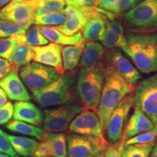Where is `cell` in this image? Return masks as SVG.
<instances>
[{
    "label": "cell",
    "mask_w": 157,
    "mask_h": 157,
    "mask_svg": "<svg viewBox=\"0 0 157 157\" xmlns=\"http://www.w3.org/2000/svg\"><path fill=\"white\" fill-rule=\"evenodd\" d=\"M45 139L52 143L54 148L53 157H67V141L64 134L60 132H47Z\"/></svg>",
    "instance_id": "cell-27"
},
{
    "label": "cell",
    "mask_w": 157,
    "mask_h": 157,
    "mask_svg": "<svg viewBox=\"0 0 157 157\" xmlns=\"http://www.w3.org/2000/svg\"><path fill=\"white\" fill-rule=\"evenodd\" d=\"M45 0H13L0 10V20L15 23L21 29L28 30L34 24L35 12Z\"/></svg>",
    "instance_id": "cell-5"
},
{
    "label": "cell",
    "mask_w": 157,
    "mask_h": 157,
    "mask_svg": "<svg viewBox=\"0 0 157 157\" xmlns=\"http://www.w3.org/2000/svg\"><path fill=\"white\" fill-rule=\"evenodd\" d=\"M69 132L84 135L109 145L104 137V132L99 117L93 110L83 109L71 122Z\"/></svg>",
    "instance_id": "cell-9"
},
{
    "label": "cell",
    "mask_w": 157,
    "mask_h": 157,
    "mask_svg": "<svg viewBox=\"0 0 157 157\" xmlns=\"http://www.w3.org/2000/svg\"><path fill=\"white\" fill-rule=\"evenodd\" d=\"M32 157H33V156H32Z\"/></svg>",
    "instance_id": "cell-50"
},
{
    "label": "cell",
    "mask_w": 157,
    "mask_h": 157,
    "mask_svg": "<svg viewBox=\"0 0 157 157\" xmlns=\"http://www.w3.org/2000/svg\"><path fill=\"white\" fill-rule=\"evenodd\" d=\"M154 144L155 142L124 146L121 150V155L123 157H149Z\"/></svg>",
    "instance_id": "cell-28"
},
{
    "label": "cell",
    "mask_w": 157,
    "mask_h": 157,
    "mask_svg": "<svg viewBox=\"0 0 157 157\" xmlns=\"http://www.w3.org/2000/svg\"><path fill=\"white\" fill-rule=\"evenodd\" d=\"M18 1H22V0H18Z\"/></svg>",
    "instance_id": "cell-48"
},
{
    "label": "cell",
    "mask_w": 157,
    "mask_h": 157,
    "mask_svg": "<svg viewBox=\"0 0 157 157\" xmlns=\"http://www.w3.org/2000/svg\"><path fill=\"white\" fill-rule=\"evenodd\" d=\"M96 157H105V156H104V153H103V151L101 152V153H100V154H98V156H96Z\"/></svg>",
    "instance_id": "cell-47"
},
{
    "label": "cell",
    "mask_w": 157,
    "mask_h": 157,
    "mask_svg": "<svg viewBox=\"0 0 157 157\" xmlns=\"http://www.w3.org/2000/svg\"><path fill=\"white\" fill-rule=\"evenodd\" d=\"M14 71L13 66L9 60L0 58V79Z\"/></svg>",
    "instance_id": "cell-39"
},
{
    "label": "cell",
    "mask_w": 157,
    "mask_h": 157,
    "mask_svg": "<svg viewBox=\"0 0 157 157\" xmlns=\"http://www.w3.org/2000/svg\"><path fill=\"white\" fill-rule=\"evenodd\" d=\"M18 43L13 37L0 39V57L10 60L13 50Z\"/></svg>",
    "instance_id": "cell-34"
},
{
    "label": "cell",
    "mask_w": 157,
    "mask_h": 157,
    "mask_svg": "<svg viewBox=\"0 0 157 157\" xmlns=\"http://www.w3.org/2000/svg\"><path fill=\"white\" fill-rule=\"evenodd\" d=\"M7 137L15 151L20 156L24 157L32 156L39 144L36 140L29 137L8 134H7Z\"/></svg>",
    "instance_id": "cell-24"
},
{
    "label": "cell",
    "mask_w": 157,
    "mask_h": 157,
    "mask_svg": "<svg viewBox=\"0 0 157 157\" xmlns=\"http://www.w3.org/2000/svg\"><path fill=\"white\" fill-rule=\"evenodd\" d=\"M6 128L13 132L29 135V136L36 137V139L41 140H45L47 134L44 129L39 128L35 125L18 120H13L8 122L6 124Z\"/></svg>",
    "instance_id": "cell-26"
},
{
    "label": "cell",
    "mask_w": 157,
    "mask_h": 157,
    "mask_svg": "<svg viewBox=\"0 0 157 157\" xmlns=\"http://www.w3.org/2000/svg\"><path fill=\"white\" fill-rule=\"evenodd\" d=\"M101 42L109 49L119 48L123 51L126 50L127 40L124 34L122 25L119 21L111 20L106 23V31Z\"/></svg>",
    "instance_id": "cell-20"
},
{
    "label": "cell",
    "mask_w": 157,
    "mask_h": 157,
    "mask_svg": "<svg viewBox=\"0 0 157 157\" xmlns=\"http://www.w3.org/2000/svg\"><path fill=\"white\" fill-rule=\"evenodd\" d=\"M157 137V123L154 128L128 139L124 143V146L134 144H146L155 142ZM123 146V147H124Z\"/></svg>",
    "instance_id": "cell-32"
},
{
    "label": "cell",
    "mask_w": 157,
    "mask_h": 157,
    "mask_svg": "<svg viewBox=\"0 0 157 157\" xmlns=\"http://www.w3.org/2000/svg\"><path fill=\"white\" fill-rule=\"evenodd\" d=\"M67 5L76 7H87L96 5L98 0H63Z\"/></svg>",
    "instance_id": "cell-41"
},
{
    "label": "cell",
    "mask_w": 157,
    "mask_h": 157,
    "mask_svg": "<svg viewBox=\"0 0 157 157\" xmlns=\"http://www.w3.org/2000/svg\"><path fill=\"white\" fill-rule=\"evenodd\" d=\"M0 157H10L9 155L6 154H3V153H0Z\"/></svg>",
    "instance_id": "cell-46"
},
{
    "label": "cell",
    "mask_w": 157,
    "mask_h": 157,
    "mask_svg": "<svg viewBox=\"0 0 157 157\" xmlns=\"http://www.w3.org/2000/svg\"><path fill=\"white\" fill-rule=\"evenodd\" d=\"M119 2V0H98L96 5L100 9L112 12L113 9L114 8Z\"/></svg>",
    "instance_id": "cell-40"
},
{
    "label": "cell",
    "mask_w": 157,
    "mask_h": 157,
    "mask_svg": "<svg viewBox=\"0 0 157 157\" xmlns=\"http://www.w3.org/2000/svg\"><path fill=\"white\" fill-rule=\"evenodd\" d=\"M66 21L62 25L55 26L67 36H74L83 30L90 17L98 13V10L93 6L76 7L67 5L63 10Z\"/></svg>",
    "instance_id": "cell-10"
},
{
    "label": "cell",
    "mask_w": 157,
    "mask_h": 157,
    "mask_svg": "<svg viewBox=\"0 0 157 157\" xmlns=\"http://www.w3.org/2000/svg\"><path fill=\"white\" fill-rule=\"evenodd\" d=\"M105 157H123L117 147L109 146L103 151Z\"/></svg>",
    "instance_id": "cell-42"
},
{
    "label": "cell",
    "mask_w": 157,
    "mask_h": 157,
    "mask_svg": "<svg viewBox=\"0 0 157 157\" xmlns=\"http://www.w3.org/2000/svg\"><path fill=\"white\" fill-rule=\"evenodd\" d=\"M37 26L45 38L52 43L61 45H76L84 41L81 32L76 33L74 36H67L58 30L56 27Z\"/></svg>",
    "instance_id": "cell-21"
},
{
    "label": "cell",
    "mask_w": 157,
    "mask_h": 157,
    "mask_svg": "<svg viewBox=\"0 0 157 157\" xmlns=\"http://www.w3.org/2000/svg\"><path fill=\"white\" fill-rule=\"evenodd\" d=\"M83 109L82 105L71 103L45 110L43 129L48 132H63L68 129L72 120Z\"/></svg>",
    "instance_id": "cell-6"
},
{
    "label": "cell",
    "mask_w": 157,
    "mask_h": 157,
    "mask_svg": "<svg viewBox=\"0 0 157 157\" xmlns=\"http://www.w3.org/2000/svg\"><path fill=\"white\" fill-rule=\"evenodd\" d=\"M149 157H157V142L155 143Z\"/></svg>",
    "instance_id": "cell-44"
},
{
    "label": "cell",
    "mask_w": 157,
    "mask_h": 157,
    "mask_svg": "<svg viewBox=\"0 0 157 157\" xmlns=\"http://www.w3.org/2000/svg\"><path fill=\"white\" fill-rule=\"evenodd\" d=\"M105 76V68L101 61L93 67L82 68L80 71L76 89L84 109L95 112L98 111Z\"/></svg>",
    "instance_id": "cell-3"
},
{
    "label": "cell",
    "mask_w": 157,
    "mask_h": 157,
    "mask_svg": "<svg viewBox=\"0 0 157 157\" xmlns=\"http://www.w3.org/2000/svg\"><path fill=\"white\" fill-rule=\"evenodd\" d=\"M66 141L68 157H96L109 146L91 137L75 133L68 135Z\"/></svg>",
    "instance_id": "cell-12"
},
{
    "label": "cell",
    "mask_w": 157,
    "mask_h": 157,
    "mask_svg": "<svg viewBox=\"0 0 157 157\" xmlns=\"http://www.w3.org/2000/svg\"><path fill=\"white\" fill-rule=\"evenodd\" d=\"M26 44L31 47H38L46 45L49 41L42 34L37 25H32L25 32Z\"/></svg>",
    "instance_id": "cell-31"
},
{
    "label": "cell",
    "mask_w": 157,
    "mask_h": 157,
    "mask_svg": "<svg viewBox=\"0 0 157 157\" xmlns=\"http://www.w3.org/2000/svg\"><path fill=\"white\" fill-rule=\"evenodd\" d=\"M0 87L13 101H27L31 99L28 90L15 71H12L0 79Z\"/></svg>",
    "instance_id": "cell-16"
},
{
    "label": "cell",
    "mask_w": 157,
    "mask_h": 157,
    "mask_svg": "<svg viewBox=\"0 0 157 157\" xmlns=\"http://www.w3.org/2000/svg\"><path fill=\"white\" fill-rule=\"evenodd\" d=\"M13 108V118L14 120L24 121L35 126H39L43 123L44 115L42 111L29 101H17Z\"/></svg>",
    "instance_id": "cell-18"
},
{
    "label": "cell",
    "mask_w": 157,
    "mask_h": 157,
    "mask_svg": "<svg viewBox=\"0 0 157 157\" xmlns=\"http://www.w3.org/2000/svg\"><path fill=\"white\" fill-rule=\"evenodd\" d=\"M33 157H53L54 148L52 143L48 139H45L42 142L39 143L35 151Z\"/></svg>",
    "instance_id": "cell-35"
},
{
    "label": "cell",
    "mask_w": 157,
    "mask_h": 157,
    "mask_svg": "<svg viewBox=\"0 0 157 157\" xmlns=\"http://www.w3.org/2000/svg\"><path fill=\"white\" fill-rule=\"evenodd\" d=\"M75 77L68 72L59 76L58 79L41 90H33L34 100L42 107L64 105L73 103L74 99Z\"/></svg>",
    "instance_id": "cell-4"
},
{
    "label": "cell",
    "mask_w": 157,
    "mask_h": 157,
    "mask_svg": "<svg viewBox=\"0 0 157 157\" xmlns=\"http://www.w3.org/2000/svg\"><path fill=\"white\" fill-rule=\"evenodd\" d=\"M134 105L157 123V74L143 80L134 93Z\"/></svg>",
    "instance_id": "cell-7"
},
{
    "label": "cell",
    "mask_w": 157,
    "mask_h": 157,
    "mask_svg": "<svg viewBox=\"0 0 157 157\" xmlns=\"http://www.w3.org/2000/svg\"><path fill=\"white\" fill-rule=\"evenodd\" d=\"M7 96L5 93V91L0 87V107L5 105L7 103Z\"/></svg>",
    "instance_id": "cell-43"
},
{
    "label": "cell",
    "mask_w": 157,
    "mask_h": 157,
    "mask_svg": "<svg viewBox=\"0 0 157 157\" xmlns=\"http://www.w3.org/2000/svg\"><path fill=\"white\" fill-rule=\"evenodd\" d=\"M34 59V51L26 44H17L13 50L9 61L13 66L14 71L17 72L23 66L29 64Z\"/></svg>",
    "instance_id": "cell-25"
},
{
    "label": "cell",
    "mask_w": 157,
    "mask_h": 157,
    "mask_svg": "<svg viewBox=\"0 0 157 157\" xmlns=\"http://www.w3.org/2000/svg\"><path fill=\"white\" fill-rule=\"evenodd\" d=\"M156 124L153 122L138 108L135 106L134 112L129 118L125 129H124L121 140L118 143L117 148L121 152L124 143L128 139L136 136L154 128Z\"/></svg>",
    "instance_id": "cell-15"
},
{
    "label": "cell",
    "mask_w": 157,
    "mask_h": 157,
    "mask_svg": "<svg viewBox=\"0 0 157 157\" xmlns=\"http://www.w3.org/2000/svg\"><path fill=\"white\" fill-rule=\"evenodd\" d=\"M134 106V94L130 93L123 98L113 109L106 129L108 139L112 143L121 140L124 131V125L129 112Z\"/></svg>",
    "instance_id": "cell-11"
},
{
    "label": "cell",
    "mask_w": 157,
    "mask_h": 157,
    "mask_svg": "<svg viewBox=\"0 0 157 157\" xmlns=\"http://www.w3.org/2000/svg\"><path fill=\"white\" fill-rule=\"evenodd\" d=\"M105 76L97 113L103 132L106 131L113 109L124 98L132 93L134 86L121 77L111 65L105 68Z\"/></svg>",
    "instance_id": "cell-1"
},
{
    "label": "cell",
    "mask_w": 157,
    "mask_h": 157,
    "mask_svg": "<svg viewBox=\"0 0 157 157\" xmlns=\"http://www.w3.org/2000/svg\"><path fill=\"white\" fill-rule=\"evenodd\" d=\"M13 0H0V8L5 7V6L9 5L10 3L12 2Z\"/></svg>",
    "instance_id": "cell-45"
},
{
    "label": "cell",
    "mask_w": 157,
    "mask_h": 157,
    "mask_svg": "<svg viewBox=\"0 0 157 157\" xmlns=\"http://www.w3.org/2000/svg\"><path fill=\"white\" fill-rule=\"evenodd\" d=\"M104 53V48L97 42H86L80 65L82 68H91L100 62Z\"/></svg>",
    "instance_id": "cell-23"
},
{
    "label": "cell",
    "mask_w": 157,
    "mask_h": 157,
    "mask_svg": "<svg viewBox=\"0 0 157 157\" xmlns=\"http://www.w3.org/2000/svg\"><path fill=\"white\" fill-rule=\"evenodd\" d=\"M135 2H136V1H135V0H119L117 5L113 9L112 12L119 13L128 10L132 9L134 7Z\"/></svg>",
    "instance_id": "cell-38"
},
{
    "label": "cell",
    "mask_w": 157,
    "mask_h": 157,
    "mask_svg": "<svg viewBox=\"0 0 157 157\" xmlns=\"http://www.w3.org/2000/svg\"><path fill=\"white\" fill-rule=\"evenodd\" d=\"M135 1H137V0H135Z\"/></svg>",
    "instance_id": "cell-49"
},
{
    "label": "cell",
    "mask_w": 157,
    "mask_h": 157,
    "mask_svg": "<svg viewBox=\"0 0 157 157\" xmlns=\"http://www.w3.org/2000/svg\"><path fill=\"white\" fill-rule=\"evenodd\" d=\"M66 21L63 10L43 16L35 17L34 24L39 26H59Z\"/></svg>",
    "instance_id": "cell-29"
},
{
    "label": "cell",
    "mask_w": 157,
    "mask_h": 157,
    "mask_svg": "<svg viewBox=\"0 0 157 157\" xmlns=\"http://www.w3.org/2000/svg\"><path fill=\"white\" fill-rule=\"evenodd\" d=\"M20 76L31 91L41 90L58 79L60 74L55 68L31 62L20 68Z\"/></svg>",
    "instance_id": "cell-8"
},
{
    "label": "cell",
    "mask_w": 157,
    "mask_h": 157,
    "mask_svg": "<svg viewBox=\"0 0 157 157\" xmlns=\"http://www.w3.org/2000/svg\"><path fill=\"white\" fill-rule=\"evenodd\" d=\"M13 105L9 101L5 105L0 107V125L9 122L13 117Z\"/></svg>",
    "instance_id": "cell-37"
},
{
    "label": "cell",
    "mask_w": 157,
    "mask_h": 157,
    "mask_svg": "<svg viewBox=\"0 0 157 157\" xmlns=\"http://www.w3.org/2000/svg\"><path fill=\"white\" fill-rule=\"evenodd\" d=\"M26 31L21 29L15 23L0 20V39L8 38L15 34H25Z\"/></svg>",
    "instance_id": "cell-33"
},
{
    "label": "cell",
    "mask_w": 157,
    "mask_h": 157,
    "mask_svg": "<svg viewBox=\"0 0 157 157\" xmlns=\"http://www.w3.org/2000/svg\"><path fill=\"white\" fill-rule=\"evenodd\" d=\"M34 51V62L56 69L60 76L65 73L62 58L63 45L51 42L42 46L31 47Z\"/></svg>",
    "instance_id": "cell-14"
},
{
    "label": "cell",
    "mask_w": 157,
    "mask_h": 157,
    "mask_svg": "<svg viewBox=\"0 0 157 157\" xmlns=\"http://www.w3.org/2000/svg\"><path fill=\"white\" fill-rule=\"evenodd\" d=\"M98 13L90 17L82 30V36L85 42L102 41L105 36L106 31L105 17L106 16L102 13L101 9L98 8Z\"/></svg>",
    "instance_id": "cell-19"
},
{
    "label": "cell",
    "mask_w": 157,
    "mask_h": 157,
    "mask_svg": "<svg viewBox=\"0 0 157 157\" xmlns=\"http://www.w3.org/2000/svg\"><path fill=\"white\" fill-rule=\"evenodd\" d=\"M0 153L9 155L10 157H18L11 146L7 137V133L0 129Z\"/></svg>",
    "instance_id": "cell-36"
},
{
    "label": "cell",
    "mask_w": 157,
    "mask_h": 157,
    "mask_svg": "<svg viewBox=\"0 0 157 157\" xmlns=\"http://www.w3.org/2000/svg\"><path fill=\"white\" fill-rule=\"evenodd\" d=\"M124 17L127 22L140 28L157 26V0H143L126 12Z\"/></svg>",
    "instance_id": "cell-13"
},
{
    "label": "cell",
    "mask_w": 157,
    "mask_h": 157,
    "mask_svg": "<svg viewBox=\"0 0 157 157\" xmlns=\"http://www.w3.org/2000/svg\"><path fill=\"white\" fill-rule=\"evenodd\" d=\"M124 52L143 74L157 72V34L130 35Z\"/></svg>",
    "instance_id": "cell-2"
},
{
    "label": "cell",
    "mask_w": 157,
    "mask_h": 157,
    "mask_svg": "<svg viewBox=\"0 0 157 157\" xmlns=\"http://www.w3.org/2000/svg\"><path fill=\"white\" fill-rule=\"evenodd\" d=\"M85 41L76 45H68L62 49L63 64L65 71H73L81 60Z\"/></svg>",
    "instance_id": "cell-22"
},
{
    "label": "cell",
    "mask_w": 157,
    "mask_h": 157,
    "mask_svg": "<svg viewBox=\"0 0 157 157\" xmlns=\"http://www.w3.org/2000/svg\"><path fill=\"white\" fill-rule=\"evenodd\" d=\"M111 65L121 77L132 85L135 86L141 78V75L130 62L118 50H112L109 55Z\"/></svg>",
    "instance_id": "cell-17"
},
{
    "label": "cell",
    "mask_w": 157,
    "mask_h": 157,
    "mask_svg": "<svg viewBox=\"0 0 157 157\" xmlns=\"http://www.w3.org/2000/svg\"><path fill=\"white\" fill-rule=\"evenodd\" d=\"M65 6L66 3L63 0H45L35 12V17L61 12L65 9Z\"/></svg>",
    "instance_id": "cell-30"
}]
</instances>
